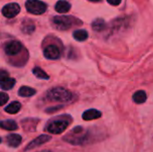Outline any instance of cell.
Instances as JSON below:
<instances>
[{
  "mask_svg": "<svg viewBox=\"0 0 153 152\" xmlns=\"http://www.w3.org/2000/svg\"><path fill=\"white\" fill-rule=\"evenodd\" d=\"M64 140L74 145H82L89 142V133L81 126L74 128L69 134L64 138Z\"/></svg>",
  "mask_w": 153,
  "mask_h": 152,
  "instance_id": "6da1fadb",
  "label": "cell"
},
{
  "mask_svg": "<svg viewBox=\"0 0 153 152\" xmlns=\"http://www.w3.org/2000/svg\"><path fill=\"white\" fill-rule=\"evenodd\" d=\"M47 98L51 101L65 103V102H69L72 100L73 94L69 90L64 88L57 87V88H54L50 90L47 94Z\"/></svg>",
  "mask_w": 153,
  "mask_h": 152,
  "instance_id": "7a4b0ae2",
  "label": "cell"
},
{
  "mask_svg": "<svg viewBox=\"0 0 153 152\" xmlns=\"http://www.w3.org/2000/svg\"><path fill=\"white\" fill-rule=\"evenodd\" d=\"M82 24V22L71 16H55L53 18V25L59 30H65L72 28L74 25Z\"/></svg>",
  "mask_w": 153,
  "mask_h": 152,
  "instance_id": "3957f363",
  "label": "cell"
},
{
  "mask_svg": "<svg viewBox=\"0 0 153 152\" xmlns=\"http://www.w3.org/2000/svg\"><path fill=\"white\" fill-rule=\"evenodd\" d=\"M27 11L33 14H42L47 10V4L39 0H28L25 3Z\"/></svg>",
  "mask_w": 153,
  "mask_h": 152,
  "instance_id": "277c9868",
  "label": "cell"
},
{
  "mask_svg": "<svg viewBox=\"0 0 153 152\" xmlns=\"http://www.w3.org/2000/svg\"><path fill=\"white\" fill-rule=\"evenodd\" d=\"M68 125H69V122L65 121V120L54 121L48 125V133H53V134H60L63 132H65V130L67 128Z\"/></svg>",
  "mask_w": 153,
  "mask_h": 152,
  "instance_id": "5b68a950",
  "label": "cell"
},
{
  "mask_svg": "<svg viewBox=\"0 0 153 152\" xmlns=\"http://www.w3.org/2000/svg\"><path fill=\"white\" fill-rule=\"evenodd\" d=\"M20 13V5L16 3H11L4 5L2 9V13L6 18H13Z\"/></svg>",
  "mask_w": 153,
  "mask_h": 152,
  "instance_id": "8992f818",
  "label": "cell"
},
{
  "mask_svg": "<svg viewBox=\"0 0 153 152\" xmlns=\"http://www.w3.org/2000/svg\"><path fill=\"white\" fill-rule=\"evenodd\" d=\"M51 140V137L49 135H47V134H43V135H39L38 138L34 139L29 145H27L25 151H30V150H32L36 147H39L42 144H45L47 143L48 142H49Z\"/></svg>",
  "mask_w": 153,
  "mask_h": 152,
  "instance_id": "52a82bcc",
  "label": "cell"
},
{
  "mask_svg": "<svg viewBox=\"0 0 153 152\" xmlns=\"http://www.w3.org/2000/svg\"><path fill=\"white\" fill-rule=\"evenodd\" d=\"M44 56L48 59H57L60 56V51L58 47L55 45H49L44 49Z\"/></svg>",
  "mask_w": 153,
  "mask_h": 152,
  "instance_id": "ba28073f",
  "label": "cell"
},
{
  "mask_svg": "<svg viewBox=\"0 0 153 152\" xmlns=\"http://www.w3.org/2000/svg\"><path fill=\"white\" fill-rule=\"evenodd\" d=\"M22 49V44L19 41H11L6 44L4 51L8 56H14L18 54Z\"/></svg>",
  "mask_w": 153,
  "mask_h": 152,
  "instance_id": "9c48e42d",
  "label": "cell"
},
{
  "mask_svg": "<svg viewBox=\"0 0 153 152\" xmlns=\"http://www.w3.org/2000/svg\"><path fill=\"white\" fill-rule=\"evenodd\" d=\"M101 116V112L97 109H89L82 114V119L85 121H91L98 119Z\"/></svg>",
  "mask_w": 153,
  "mask_h": 152,
  "instance_id": "30bf717a",
  "label": "cell"
},
{
  "mask_svg": "<svg viewBox=\"0 0 153 152\" xmlns=\"http://www.w3.org/2000/svg\"><path fill=\"white\" fill-rule=\"evenodd\" d=\"M55 9L59 13H67L71 9V4L65 0H59L55 6Z\"/></svg>",
  "mask_w": 153,
  "mask_h": 152,
  "instance_id": "8fae6325",
  "label": "cell"
},
{
  "mask_svg": "<svg viewBox=\"0 0 153 152\" xmlns=\"http://www.w3.org/2000/svg\"><path fill=\"white\" fill-rule=\"evenodd\" d=\"M21 142H22V137L19 134L13 133L7 137V143L11 147L16 148L21 144Z\"/></svg>",
  "mask_w": 153,
  "mask_h": 152,
  "instance_id": "7c38bea8",
  "label": "cell"
},
{
  "mask_svg": "<svg viewBox=\"0 0 153 152\" xmlns=\"http://www.w3.org/2000/svg\"><path fill=\"white\" fill-rule=\"evenodd\" d=\"M91 27L92 29L95 30V31H98V32H100V31H103L107 25H106V22L103 19H100V18H98L96 20H94L91 23Z\"/></svg>",
  "mask_w": 153,
  "mask_h": 152,
  "instance_id": "4fadbf2b",
  "label": "cell"
},
{
  "mask_svg": "<svg viewBox=\"0 0 153 152\" xmlns=\"http://www.w3.org/2000/svg\"><path fill=\"white\" fill-rule=\"evenodd\" d=\"M133 99L136 104H143L147 99V94L144 90H138L133 95Z\"/></svg>",
  "mask_w": 153,
  "mask_h": 152,
  "instance_id": "5bb4252c",
  "label": "cell"
},
{
  "mask_svg": "<svg viewBox=\"0 0 153 152\" xmlns=\"http://www.w3.org/2000/svg\"><path fill=\"white\" fill-rule=\"evenodd\" d=\"M15 84V80L13 78H5L3 81H0V88L3 89L4 90H8L13 89V87Z\"/></svg>",
  "mask_w": 153,
  "mask_h": 152,
  "instance_id": "9a60e30c",
  "label": "cell"
},
{
  "mask_svg": "<svg viewBox=\"0 0 153 152\" xmlns=\"http://www.w3.org/2000/svg\"><path fill=\"white\" fill-rule=\"evenodd\" d=\"M36 93V90L30 87H27V86H23V87H21L18 90V94L19 96L21 97H24V98H27V97H31L33 96L34 94Z\"/></svg>",
  "mask_w": 153,
  "mask_h": 152,
  "instance_id": "2e32d148",
  "label": "cell"
},
{
  "mask_svg": "<svg viewBox=\"0 0 153 152\" xmlns=\"http://www.w3.org/2000/svg\"><path fill=\"white\" fill-rule=\"evenodd\" d=\"M0 127L7 131H14L18 128L17 124L13 120H5L0 122Z\"/></svg>",
  "mask_w": 153,
  "mask_h": 152,
  "instance_id": "e0dca14e",
  "label": "cell"
},
{
  "mask_svg": "<svg viewBox=\"0 0 153 152\" xmlns=\"http://www.w3.org/2000/svg\"><path fill=\"white\" fill-rule=\"evenodd\" d=\"M21 109V104L17 101H13L12 102L11 104H9L5 108H4V111L8 114H16L20 111Z\"/></svg>",
  "mask_w": 153,
  "mask_h": 152,
  "instance_id": "ac0fdd59",
  "label": "cell"
},
{
  "mask_svg": "<svg viewBox=\"0 0 153 152\" xmlns=\"http://www.w3.org/2000/svg\"><path fill=\"white\" fill-rule=\"evenodd\" d=\"M74 38L77 41H84L88 39V32L85 30H77L74 32Z\"/></svg>",
  "mask_w": 153,
  "mask_h": 152,
  "instance_id": "d6986e66",
  "label": "cell"
},
{
  "mask_svg": "<svg viewBox=\"0 0 153 152\" xmlns=\"http://www.w3.org/2000/svg\"><path fill=\"white\" fill-rule=\"evenodd\" d=\"M32 73H33V74H34L36 77H38V78H39V79L48 80V79L49 78V76H48L41 68H39V67H35V68H33Z\"/></svg>",
  "mask_w": 153,
  "mask_h": 152,
  "instance_id": "ffe728a7",
  "label": "cell"
},
{
  "mask_svg": "<svg viewBox=\"0 0 153 152\" xmlns=\"http://www.w3.org/2000/svg\"><path fill=\"white\" fill-rule=\"evenodd\" d=\"M9 99V97L6 93L4 92H0V107L4 106Z\"/></svg>",
  "mask_w": 153,
  "mask_h": 152,
  "instance_id": "44dd1931",
  "label": "cell"
},
{
  "mask_svg": "<svg viewBox=\"0 0 153 152\" xmlns=\"http://www.w3.org/2000/svg\"><path fill=\"white\" fill-rule=\"evenodd\" d=\"M34 26L33 25H31V24H29V25H27V26H25V27H23L22 28V31L24 32V33H27V34H29V33H31V32H33L34 31Z\"/></svg>",
  "mask_w": 153,
  "mask_h": 152,
  "instance_id": "7402d4cb",
  "label": "cell"
},
{
  "mask_svg": "<svg viewBox=\"0 0 153 152\" xmlns=\"http://www.w3.org/2000/svg\"><path fill=\"white\" fill-rule=\"evenodd\" d=\"M7 77H9V73L4 70H0V81H3Z\"/></svg>",
  "mask_w": 153,
  "mask_h": 152,
  "instance_id": "603a6c76",
  "label": "cell"
},
{
  "mask_svg": "<svg viewBox=\"0 0 153 152\" xmlns=\"http://www.w3.org/2000/svg\"><path fill=\"white\" fill-rule=\"evenodd\" d=\"M107 1H108V3L109 4L116 6V5H118V4L121 3L122 0H107Z\"/></svg>",
  "mask_w": 153,
  "mask_h": 152,
  "instance_id": "cb8c5ba5",
  "label": "cell"
},
{
  "mask_svg": "<svg viewBox=\"0 0 153 152\" xmlns=\"http://www.w3.org/2000/svg\"><path fill=\"white\" fill-rule=\"evenodd\" d=\"M89 1H91V2H100L101 0H89Z\"/></svg>",
  "mask_w": 153,
  "mask_h": 152,
  "instance_id": "d4e9b609",
  "label": "cell"
},
{
  "mask_svg": "<svg viewBox=\"0 0 153 152\" xmlns=\"http://www.w3.org/2000/svg\"><path fill=\"white\" fill-rule=\"evenodd\" d=\"M40 152H51V151H40Z\"/></svg>",
  "mask_w": 153,
  "mask_h": 152,
  "instance_id": "484cf974",
  "label": "cell"
},
{
  "mask_svg": "<svg viewBox=\"0 0 153 152\" xmlns=\"http://www.w3.org/2000/svg\"><path fill=\"white\" fill-rule=\"evenodd\" d=\"M0 142H1V139H0Z\"/></svg>",
  "mask_w": 153,
  "mask_h": 152,
  "instance_id": "4316f807",
  "label": "cell"
}]
</instances>
